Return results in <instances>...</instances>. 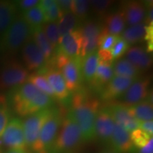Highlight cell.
<instances>
[{
  "label": "cell",
  "instance_id": "1",
  "mask_svg": "<svg viewBox=\"0 0 153 153\" xmlns=\"http://www.w3.org/2000/svg\"><path fill=\"white\" fill-rule=\"evenodd\" d=\"M10 102L16 114L27 117L38 111L52 106L53 99L38 89L33 84L26 82L12 89Z\"/></svg>",
  "mask_w": 153,
  "mask_h": 153
},
{
  "label": "cell",
  "instance_id": "2",
  "mask_svg": "<svg viewBox=\"0 0 153 153\" xmlns=\"http://www.w3.org/2000/svg\"><path fill=\"white\" fill-rule=\"evenodd\" d=\"M99 111V101L82 92L76 94L72 99L70 113L81 130L83 141L96 139L95 120Z\"/></svg>",
  "mask_w": 153,
  "mask_h": 153
},
{
  "label": "cell",
  "instance_id": "3",
  "mask_svg": "<svg viewBox=\"0 0 153 153\" xmlns=\"http://www.w3.org/2000/svg\"><path fill=\"white\" fill-rule=\"evenodd\" d=\"M83 141L81 130L72 115L65 116L50 153H65L73 150Z\"/></svg>",
  "mask_w": 153,
  "mask_h": 153
},
{
  "label": "cell",
  "instance_id": "4",
  "mask_svg": "<svg viewBox=\"0 0 153 153\" xmlns=\"http://www.w3.org/2000/svg\"><path fill=\"white\" fill-rule=\"evenodd\" d=\"M32 28L22 16H16L10 26L2 33L0 50L6 53H14L30 39Z\"/></svg>",
  "mask_w": 153,
  "mask_h": 153
},
{
  "label": "cell",
  "instance_id": "5",
  "mask_svg": "<svg viewBox=\"0 0 153 153\" xmlns=\"http://www.w3.org/2000/svg\"><path fill=\"white\" fill-rule=\"evenodd\" d=\"M64 118L62 111L53 106L51 114L42 127L38 140L30 150L36 153H48L56 138Z\"/></svg>",
  "mask_w": 153,
  "mask_h": 153
},
{
  "label": "cell",
  "instance_id": "6",
  "mask_svg": "<svg viewBox=\"0 0 153 153\" xmlns=\"http://www.w3.org/2000/svg\"><path fill=\"white\" fill-rule=\"evenodd\" d=\"M29 72L16 60L6 62L0 70V89H14L27 82Z\"/></svg>",
  "mask_w": 153,
  "mask_h": 153
},
{
  "label": "cell",
  "instance_id": "7",
  "mask_svg": "<svg viewBox=\"0 0 153 153\" xmlns=\"http://www.w3.org/2000/svg\"><path fill=\"white\" fill-rule=\"evenodd\" d=\"M78 28L82 38L80 57L84 58L87 55L97 51L99 37L103 30V26L97 21L88 19Z\"/></svg>",
  "mask_w": 153,
  "mask_h": 153
},
{
  "label": "cell",
  "instance_id": "8",
  "mask_svg": "<svg viewBox=\"0 0 153 153\" xmlns=\"http://www.w3.org/2000/svg\"><path fill=\"white\" fill-rule=\"evenodd\" d=\"M52 106L38 111L30 115L23 121L25 141L27 148L30 149L36 142L44 123L51 114Z\"/></svg>",
  "mask_w": 153,
  "mask_h": 153
},
{
  "label": "cell",
  "instance_id": "9",
  "mask_svg": "<svg viewBox=\"0 0 153 153\" xmlns=\"http://www.w3.org/2000/svg\"><path fill=\"white\" fill-rule=\"evenodd\" d=\"M2 145L9 150H26L23 121L19 118H12L1 137Z\"/></svg>",
  "mask_w": 153,
  "mask_h": 153
},
{
  "label": "cell",
  "instance_id": "10",
  "mask_svg": "<svg viewBox=\"0 0 153 153\" xmlns=\"http://www.w3.org/2000/svg\"><path fill=\"white\" fill-rule=\"evenodd\" d=\"M82 58L80 56L70 57L59 70L62 74L68 91H76L81 85Z\"/></svg>",
  "mask_w": 153,
  "mask_h": 153
},
{
  "label": "cell",
  "instance_id": "11",
  "mask_svg": "<svg viewBox=\"0 0 153 153\" xmlns=\"http://www.w3.org/2000/svg\"><path fill=\"white\" fill-rule=\"evenodd\" d=\"M150 83L149 78L137 79L134 82L121 96V105L128 108L144 101L150 94Z\"/></svg>",
  "mask_w": 153,
  "mask_h": 153
},
{
  "label": "cell",
  "instance_id": "12",
  "mask_svg": "<svg viewBox=\"0 0 153 153\" xmlns=\"http://www.w3.org/2000/svg\"><path fill=\"white\" fill-rule=\"evenodd\" d=\"M82 38L79 28H76L60 38L57 51L69 57L80 56Z\"/></svg>",
  "mask_w": 153,
  "mask_h": 153
},
{
  "label": "cell",
  "instance_id": "13",
  "mask_svg": "<svg viewBox=\"0 0 153 153\" xmlns=\"http://www.w3.org/2000/svg\"><path fill=\"white\" fill-rule=\"evenodd\" d=\"M22 56L28 71L43 68L46 62L43 53L31 38L22 46Z\"/></svg>",
  "mask_w": 153,
  "mask_h": 153
},
{
  "label": "cell",
  "instance_id": "14",
  "mask_svg": "<svg viewBox=\"0 0 153 153\" xmlns=\"http://www.w3.org/2000/svg\"><path fill=\"white\" fill-rule=\"evenodd\" d=\"M115 123L108 108L99 110L95 120L96 138L97 137L104 143H110Z\"/></svg>",
  "mask_w": 153,
  "mask_h": 153
},
{
  "label": "cell",
  "instance_id": "15",
  "mask_svg": "<svg viewBox=\"0 0 153 153\" xmlns=\"http://www.w3.org/2000/svg\"><path fill=\"white\" fill-rule=\"evenodd\" d=\"M137 79L138 78L114 75L103 89L101 94V98L104 100H111L120 97Z\"/></svg>",
  "mask_w": 153,
  "mask_h": 153
},
{
  "label": "cell",
  "instance_id": "16",
  "mask_svg": "<svg viewBox=\"0 0 153 153\" xmlns=\"http://www.w3.org/2000/svg\"><path fill=\"white\" fill-rule=\"evenodd\" d=\"M148 6L146 3L138 1H128L123 4L120 9L123 12L126 23L130 26H134L145 20Z\"/></svg>",
  "mask_w": 153,
  "mask_h": 153
},
{
  "label": "cell",
  "instance_id": "17",
  "mask_svg": "<svg viewBox=\"0 0 153 153\" xmlns=\"http://www.w3.org/2000/svg\"><path fill=\"white\" fill-rule=\"evenodd\" d=\"M107 108L115 123L121 126L128 133L139 128L140 122L129 114L128 107L121 104H114Z\"/></svg>",
  "mask_w": 153,
  "mask_h": 153
},
{
  "label": "cell",
  "instance_id": "18",
  "mask_svg": "<svg viewBox=\"0 0 153 153\" xmlns=\"http://www.w3.org/2000/svg\"><path fill=\"white\" fill-rule=\"evenodd\" d=\"M110 143L113 150L118 153H128L133 148L130 133L118 123H115Z\"/></svg>",
  "mask_w": 153,
  "mask_h": 153
},
{
  "label": "cell",
  "instance_id": "19",
  "mask_svg": "<svg viewBox=\"0 0 153 153\" xmlns=\"http://www.w3.org/2000/svg\"><path fill=\"white\" fill-rule=\"evenodd\" d=\"M45 76L55 94V98L65 100L70 96L65 82L60 71L55 69L45 70Z\"/></svg>",
  "mask_w": 153,
  "mask_h": 153
},
{
  "label": "cell",
  "instance_id": "20",
  "mask_svg": "<svg viewBox=\"0 0 153 153\" xmlns=\"http://www.w3.org/2000/svg\"><path fill=\"white\" fill-rule=\"evenodd\" d=\"M126 57L140 71L148 70L152 66V57L147 53L146 50L142 47L131 48L126 52Z\"/></svg>",
  "mask_w": 153,
  "mask_h": 153
},
{
  "label": "cell",
  "instance_id": "21",
  "mask_svg": "<svg viewBox=\"0 0 153 153\" xmlns=\"http://www.w3.org/2000/svg\"><path fill=\"white\" fill-rule=\"evenodd\" d=\"M104 19V25L103 26L108 33L118 36L124 30L126 23L123 12L120 9L107 14Z\"/></svg>",
  "mask_w": 153,
  "mask_h": 153
},
{
  "label": "cell",
  "instance_id": "22",
  "mask_svg": "<svg viewBox=\"0 0 153 153\" xmlns=\"http://www.w3.org/2000/svg\"><path fill=\"white\" fill-rule=\"evenodd\" d=\"M32 40L35 42L41 52L43 53L45 61L50 60L53 58L55 55V48L48 39L44 33L41 26L34 28L32 29L31 33Z\"/></svg>",
  "mask_w": 153,
  "mask_h": 153
},
{
  "label": "cell",
  "instance_id": "23",
  "mask_svg": "<svg viewBox=\"0 0 153 153\" xmlns=\"http://www.w3.org/2000/svg\"><path fill=\"white\" fill-rule=\"evenodd\" d=\"M16 4L11 1H0V33L2 34L16 19Z\"/></svg>",
  "mask_w": 153,
  "mask_h": 153
},
{
  "label": "cell",
  "instance_id": "24",
  "mask_svg": "<svg viewBox=\"0 0 153 153\" xmlns=\"http://www.w3.org/2000/svg\"><path fill=\"white\" fill-rule=\"evenodd\" d=\"M128 110L129 114L139 122L152 120V100L149 99L148 97L137 104L128 107Z\"/></svg>",
  "mask_w": 153,
  "mask_h": 153
},
{
  "label": "cell",
  "instance_id": "25",
  "mask_svg": "<svg viewBox=\"0 0 153 153\" xmlns=\"http://www.w3.org/2000/svg\"><path fill=\"white\" fill-rule=\"evenodd\" d=\"M147 26L145 22L128 27L122 32L121 37L128 45H133L145 41Z\"/></svg>",
  "mask_w": 153,
  "mask_h": 153
},
{
  "label": "cell",
  "instance_id": "26",
  "mask_svg": "<svg viewBox=\"0 0 153 153\" xmlns=\"http://www.w3.org/2000/svg\"><path fill=\"white\" fill-rule=\"evenodd\" d=\"M112 63L99 61V65L96 71L94 77L91 83L96 87H101L106 85L114 77Z\"/></svg>",
  "mask_w": 153,
  "mask_h": 153
},
{
  "label": "cell",
  "instance_id": "27",
  "mask_svg": "<svg viewBox=\"0 0 153 153\" xmlns=\"http://www.w3.org/2000/svg\"><path fill=\"white\" fill-rule=\"evenodd\" d=\"M99 65V57L97 51L87 55L82 58V72L83 79L88 82H91L94 77Z\"/></svg>",
  "mask_w": 153,
  "mask_h": 153
},
{
  "label": "cell",
  "instance_id": "28",
  "mask_svg": "<svg viewBox=\"0 0 153 153\" xmlns=\"http://www.w3.org/2000/svg\"><path fill=\"white\" fill-rule=\"evenodd\" d=\"M113 70L115 76H127L131 78H138L140 73L138 69L125 58L116 60L113 65Z\"/></svg>",
  "mask_w": 153,
  "mask_h": 153
},
{
  "label": "cell",
  "instance_id": "29",
  "mask_svg": "<svg viewBox=\"0 0 153 153\" xmlns=\"http://www.w3.org/2000/svg\"><path fill=\"white\" fill-rule=\"evenodd\" d=\"M78 22L79 19L74 16L72 12L67 13L63 15L57 22L60 38L76 29V26H78Z\"/></svg>",
  "mask_w": 153,
  "mask_h": 153
},
{
  "label": "cell",
  "instance_id": "30",
  "mask_svg": "<svg viewBox=\"0 0 153 153\" xmlns=\"http://www.w3.org/2000/svg\"><path fill=\"white\" fill-rule=\"evenodd\" d=\"M27 82L33 84L38 89L43 91L45 94L51 97V98H55L54 92H53L52 88L50 85L45 74L38 73V72L29 74Z\"/></svg>",
  "mask_w": 153,
  "mask_h": 153
},
{
  "label": "cell",
  "instance_id": "31",
  "mask_svg": "<svg viewBox=\"0 0 153 153\" xmlns=\"http://www.w3.org/2000/svg\"><path fill=\"white\" fill-rule=\"evenodd\" d=\"M22 17L32 29L41 26L44 23L43 12L38 5L23 13Z\"/></svg>",
  "mask_w": 153,
  "mask_h": 153
},
{
  "label": "cell",
  "instance_id": "32",
  "mask_svg": "<svg viewBox=\"0 0 153 153\" xmlns=\"http://www.w3.org/2000/svg\"><path fill=\"white\" fill-rule=\"evenodd\" d=\"M11 117V111L7 104V99L3 95L0 94V146L1 143V135L8 124Z\"/></svg>",
  "mask_w": 153,
  "mask_h": 153
},
{
  "label": "cell",
  "instance_id": "33",
  "mask_svg": "<svg viewBox=\"0 0 153 153\" xmlns=\"http://www.w3.org/2000/svg\"><path fill=\"white\" fill-rule=\"evenodd\" d=\"M41 28L48 39L55 48L58 45L60 38L58 27H57V23H45L43 24V26H41Z\"/></svg>",
  "mask_w": 153,
  "mask_h": 153
},
{
  "label": "cell",
  "instance_id": "34",
  "mask_svg": "<svg viewBox=\"0 0 153 153\" xmlns=\"http://www.w3.org/2000/svg\"><path fill=\"white\" fill-rule=\"evenodd\" d=\"M90 7V1L73 0L72 12L79 20H84L87 17Z\"/></svg>",
  "mask_w": 153,
  "mask_h": 153
},
{
  "label": "cell",
  "instance_id": "35",
  "mask_svg": "<svg viewBox=\"0 0 153 153\" xmlns=\"http://www.w3.org/2000/svg\"><path fill=\"white\" fill-rule=\"evenodd\" d=\"M130 135H131L133 146L137 149H141L143 148L148 144L150 139L152 138V136H150V135H148V133H146L140 128L132 131L130 133Z\"/></svg>",
  "mask_w": 153,
  "mask_h": 153
},
{
  "label": "cell",
  "instance_id": "36",
  "mask_svg": "<svg viewBox=\"0 0 153 153\" xmlns=\"http://www.w3.org/2000/svg\"><path fill=\"white\" fill-rule=\"evenodd\" d=\"M114 2V1L110 0H92L90 1V6L97 16L104 18Z\"/></svg>",
  "mask_w": 153,
  "mask_h": 153
},
{
  "label": "cell",
  "instance_id": "37",
  "mask_svg": "<svg viewBox=\"0 0 153 153\" xmlns=\"http://www.w3.org/2000/svg\"><path fill=\"white\" fill-rule=\"evenodd\" d=\"M130 45L127 43V42L123 39L121 36H118L114 45L110 50L113 59L114 60V59L120 58L124 54H126V52L128 51Z\"/></svg>",
  "mask_w": 153,
  "mask_h": 153
},
{
  "label": "cell",
  "instance_id": "38",
  "mask_svg": "<svg viewBox=\"0 0 153 153\" xmlns=\"http://www.w3.org/2000/svg\"><path fill=\"white\" fill-rule=\"evenodd\" d=\"M118 36L111 35L107 33L105 28L103 26V30L101 32L100 37L99 39L98 48L101 50H106V51H110L114 45L115 42L117 39Z\"/></svg>",
  "mask_w": 153,
  "mask_h": 153
},
{
  "label": "cell",
  "instance_id": "39",
  "mask_svg": "<svg viewBox=\"0 0 153 153\" xmlns=\"http://www.w3.org/2000/svg\"><path fill=\"white\" fill-rule=\"evenodd\" d=\"M43 14L44 23L57 22L63 16L62 11L59 8L56 1L48 10L44 11Z\"/></svg>",
  "mask_w": 153,
  "mask_h": 153
},
{
  "label": "cell",
  "instance_id": "40",
  "mask_svg": "<svg viewBox=\"0 0 153 153\" xmlns=\"http://www.w3.org/2000/svg\"><path fill=\"white\" fill-rule=\"evenodd\" d=\"M39 1L38 0H21V1H17L16 4L17 8H19L24 13L38 6Z\"/></svg>",
  "mask_w": 153,
  "mask_h": 153
},
{
  "label": "cell",
  "instance_id": "41",
  "mask_svg": "<svg viewBox=\"0 0 153 153\" xmlns=\"http://www.w3.org/2000/svg\"><path fill=\"white\" fill-rule=\"evenodd\" d=\"M72 1L73 0H57L56 2L58 5L59 8L64 15L67 13L72 12Z\"/></svg>",
  "mask_w": 153,
  "mask_h": 153
},
{
  "label": "cell",
  "instance_id": "42",
  "mask_svg": "<svg viewBox=\"0 0 153 153\" xmlns=\"http://www.w3.org/2000/svg\"><path fill=\"white\" fill-rule=\"evenodd\" d=\"M97 55L99 57V61H101V62L112 63L114 60L110 51L99 49L97 51Z\"/></svg>",
  "mask_w": 153,
  "mask_h": 153
},
{
  "label": "cell",
  "instance_id": "43",
  "mask_svg": "<svg viewBox=\"0 0 153 153\" xmlns=\"http://www.w3.org/2000/svg\"><path fill=\"white\" fill-rule=\"evenodd\" d=\"M139 128L142 131L148 133L150 136L152 137L153 134V122L152 120H148V121H142L140 122Z\"/></svg>",
  "mask_w": 153,
  "mask_h": 153
},
{
  "label": "cell",
  "instance_id": "44",
  "mask_svg": "<svg viewBox=\"0 0 153 153\" xmlns=\"http://www.w3.org/2000/svg\"><path fill=\"white\" fill-rule=\"evenodd\" d=\"M145 24L146 26H153V9L152 5L150 7V3H148V11Z\"/></svg>",
  "mask_w": 153,
  "mask_h": 153
},
{
  "label": "cell",
  "instance_id": "45",
  "mask_svg": "<svg viewBox=\"0 0 153 153\" xmlns=\"http://www.w3.org/2000/svg\"><path fill=\"white\" fill-rule=\"evenodd\" d=\"M55 2V1L54 0H42V1H39L38 6L43 11V12H44V11L48 10Z\"/></svg>",
  "mask_w": 153,
  "mask_h": 153
},
{
  "label": "cell",
  "instance_id": "46",
  "mask_svg": "<svg viewBox=\"0 0 153 153\" xmlns=\"http://www.w3.org/2000/svg\"><path fill=\"white\" fill-rule=\"evenodd\" d=\"M153 152V140L150 139L148 144L141 149H139L138 153H152Z\"/></svg>",
  "mask_w": 153,
  "mask_h": 153
},
{
  "label": "cell",
  "instance_id": "47",
  "mask_svg": "<svg viewBox=\"0 0 153 153\" xmlns=\"http://www.w3.org/2000/svg\"><path fill=\"white\" fill-rule=\"evenodd\" d=\"M4 153H30L26 150H9Z\"/></svg>",
  "mask_w": 153,
  "mask_h": 153
},
{
  "label": "cell",
  "instance_id": "48",
  "mask_svg": "<svg viewBox=\"0 0 153 153\" xmlns=\"http://www.w3.org/2000/svg\"><path fill=\"white\" fill-rule=\"evenodd\" d=\"M101 153H118V152H116V151H115L114 150H113V149H111V150H105V151H104V152H102Z\"/></svg>",
  "mask_w": 153,
  "mask_h": 153
}]
</instances>
